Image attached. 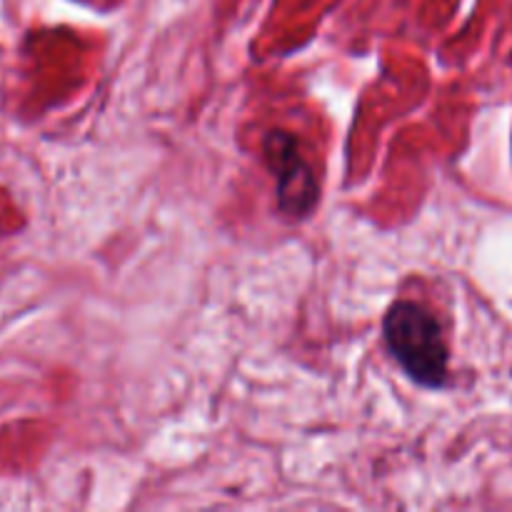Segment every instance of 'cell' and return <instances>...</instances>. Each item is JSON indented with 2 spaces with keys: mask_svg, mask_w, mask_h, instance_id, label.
I'll return each mask as SVG.
<instances>
[{
  "mask_svg": "<svg viewBox=\"0 0 512 512\" xmlns=\"http://www.w3.org/2000/svg\"><path fill=\"white\" fill-rule=\"evenodd\" d=\"M510 65H512V55H510Z\"/></svg>",
  "mask_w": 512,
  "mask_h": 512,
  "instance_id": "3",
  "label": "cell"
},
{
  "mask_svg": "<svg viewBox=\"0 0 512 512\" xmlns=\"http://www.w3.org/2000/svg\"><path fill=\"white\" fill-rule=\"evenodd\" d=\"M265 163L275 178L280 213L293 218H308L320 198L313 168L300 153V145L288 130H270L263 140Z\"/></svg>",
  "mask_w": 512,
  "mask_h": 512,
  "instance_id": "2",
  "label": "cell"
},
{
  "mask_svg": "<svg viewBox=\"0 0 512 512\" xmlns=\"http://www.w3.org/2000/svg\"><path fill=\"white\" fill-rule=\"evenodd\" d=\"M383 340L410 380L430 390L448 383V343L438 318L415 300H395L383 318Z\"/></svg>",
  "mask_w": 512,
  "mask_h": 512,
  "instance_id": "1",
  "label": "cell"
}]
</instances>
